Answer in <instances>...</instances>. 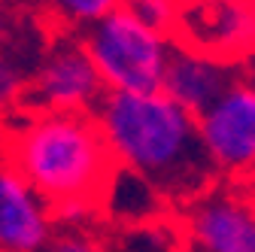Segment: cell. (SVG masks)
Listing matches in <instances>:
<instances>
[{
    "label": "cell",
    "instance_id": "277c9868",
    "mask_svg": "<svg viewBox=\"0 0 255 252\" xmlns=\"http://www.w3.org/2000/svg\"><path fill=\"white\" fill-rule=\"evenodd\" d=\"M107 85L94 67V61L73 30L52 34L49 49L37 61L21 101L15 110L21 113H98L107 98Z\"/></svg>",
    "mask_w": 255,
    "mask_h": 252
},
{
    "label": "cell",
    "instance_id": "7c38bea8",
    "mask_svg": "<svg viewBox=\"0 0 255 252\" xmlns=\"http://www.w3.org/2000/svg\"><path fill=\"white\" fill-rule=\"evenodd\" d=\"M122 6V0H46L49 15L58 21V30H76L94 24Z\"/></svg>",
    "mask_w": 255,
    "mask_h": 252
},
{
    "label": "cell",
    "instance_id": "6da1fadb",
    "mask_svg": "<svg viewBox=\"0 0 255 252\" xmlns=\"http://www.w3.org/2000/svg\"><path fill=\"white\" fill-rule=\"evenodd\" d=\"M21 116V125L0 116V164L34 188L61 228H82L104 216L122 161L98 113Z\"/></svg>",
    "mask_w": 255,
    "mask_h": 252
},
{
    "label": "cell",
    "instance_id": "2e32d148",
    "mask_svg": "<svg viewBox=\"0 0 255 252\" xmlns=\"http://www.w3.org/2000/svg\"><path fill=\"white\" fill-rule=\"evenodd\" d=\"M243 70H246V79H249V82H252V85H255V58H252V61H249V64H246V67H243Z\"/></svg>",
    "mask_w": 255,
    "mask_h": 252
},
{
    "label": "cell",
    "instance_id": "7a4b0ae2",
    "mask_svg": "<svg viewBox=\"0 0 255 252\" xmlns=\"http://www.w3.org/2000/svg\"><path fill=\"white\" fill-rule=\"evenodd\" d=\"M98 119L125 167L146 176L167 204H195L216 188L222 170L204 146L198 119L164 91H107Z\"/></svg>",
    "mask_w": 255,
    "mask_h": 252
},
{
    "label": "cell",
    "instance_id": "52a82bcc",
    "mask_svg": "<svg viewBox=\"0 0 255 252\" xmlns=\"http://www.w3.org/2000/svg\"><path fill=\"white\" fill-rule=\"evenodd\" d=\"M198 128L213 164L222 173H246L255 167V85L237 82L216 107H210Z\"/></svg>",
    "mask_w": 255,
    "mask_h": 252
},
{
    "label": "cell",
    "instance_id": "8992f818",
    "mask_svg": "<svg viewBox=\"0 0 255 252\" xmlns=\"http://www.w3.org/2000/svg\"><path fill=\"white\" fill-rule=\"evenodd\" d=\"M185 252H255V204L237 188H213L185 207Z\"/></svg>",
    "mask_w": 255,
    "mask_h": 252
},
{
    "label": "cell",
    "instance_id": "3957f363",
    "mask_svg": "<svg viewBox=\"0 0 255 252\" xmlns=\"http://www.w3.org/2000/svg\"><path fill=\"white\" fill-rule=\"evenodd\" d=\"M82 43L110 91L155 94L164 85L167 43L158 30L146 27L128 9H116L107 18L82 30Z\"/></svg>",
    "mask_w": 255,
    "mask_h": 252
},
{
    "label": "cell",
    "instance_id": "8fae6325",
    "mask_svg": "<svg viewBox=\"0 0 255 252\" xmlns=\"http://www.w3.org/2000/svg\"><path fill=\"white\" fill-rule=\"evenodd\" d=\"M107 252H185V228L179 216L167 213L137 225H119L107 237Z\"/></svg>",
    "mask_w": 255,
    "mask_h": 252
},
{
    "label": "cell",
    "instance_id": "9a60e30c",
    "mask_svg": "<svg viewBox=\"0 0 255 252\" xmlns=\"http://www.w3.org/2000/svg\"><path fill=\"white\" fill-rule=\"evenodd\" d=\"M27 79H30V76L15 64V61H12L6 52H0V116H6L9 110L18 107Z\"/></svg>",
    "mask_w": 255,
    "mask_h": 252
},
{
    "label": "cell",
    "instance_id": "9c48e42d",
    "mask_svg": "<svg viewBox=\"0 0 255 252\" xmlns=\"http://www.w3.org/2000/svg\"><path fill=\"white\" fill-rule=\"evenodd\" d=\"M49 210L21 176L0 164V252H40L49 234Z\"/></svg>",
    "mask_w": 255,
    "mask_h": 252
},
{
    "label": "cell",
    "instance_id": "5bb4252c",
    "mask_svg": "<svg viewBox=\"0 0 255 252\" xmlns=\"http://www.w3.org/2000/svg\"><path fill=\"white\" fill-rule=\"evenodd\" d=\"M40 252H107V243L88 228H61L46 240Z\"/></svg>",
    "mask_w": 255,
    "mask_h": 252
},
{
    "label": "cell",
    "instance_id": "5b68a950",
    "mask_svg": "<svg viewBox=\"0 0 255 252\" xmlns=\"http://www.w3.org/2000/svg\"><path fill=\"white\" fill-rule=\"evenodd\" d=\"M170 43L216 64H249L255 58V0H179Z\"/></svg>",
    "mask_w": 255,
    "mask_h": 252
},
{
    "label": "cell",
    "instance_id": "ba28073f",
    "mask_svg": "<svg viewBox=\"0 0 255 252\" xmlns=\"http://www.w3.org/2000/svg\"><path fill=\"white\" fill-rule=\"evenodd\" d=\"M246 79L243 67H228V64H216V61L198 58L191 52H182L173 46L167 58V70H164V85L161 91L170 101H176L185 113L201 119L210 107H216L225 94Z\"/></svg>",
    "mask_w": 255,
    "mask_h": 252
},
{
    "label": "cell",
    "instance_id": "4fadbf2b",
    "mask_svg": "<svg viewBox=\"0 0 255 252\" xmlns=\"http://www.w3.org/2000/svg\"><path fill=\"white\" fill-rule=\"evenodd\" d=\"M122 9H128L131 15H137L146 27L158 30L164 40H170L179 0H122Z\"/></svg>",
    "mask_w": 255,
    "mask_h": 252
},
{
    "label": "cell",
    "instance_id": "30bf717a",
    "mask_svg": "<svg viewBox=\"0 0 255 252\" xmlns=\"http://www.w3.org/2000/svg\"><path fill=\"white\" fill-rule=\"evenodd\" d=\"M170 204L161 198V192L137 170L131 167H119L110 195H107V207H104V219L119 228V225H137V222H149V219L167 216Z\"/></svg>",
    "mask_w": 255,
    "mask_h": 252
}]
</instances>
